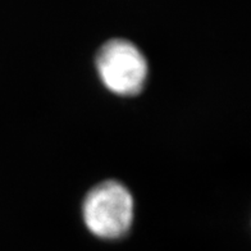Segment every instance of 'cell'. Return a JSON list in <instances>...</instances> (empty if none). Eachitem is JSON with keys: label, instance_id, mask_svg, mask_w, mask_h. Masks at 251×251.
Segmentation results:
<instances>
[{"label": "cell", "instance_id": "6da1fadb", "mask_svg": "<svg viewBox=\"0 0 251 251\" xmlns=\"http://www.w3.org/2000/svg\"><path fill=\"white\" fill-rule=\"evenodd\" d=\"M82 215L89 231L98 237L105 240L122 237L132 225V195L119 182H102L86 195Z\"/></svg>", "mask_w": 251, "mask_h": 251}, {"label": "cell", "instance_id": "7a4b0ae2", "mask_svg": "<svg viewBox=\"0 0 251 251\" xmlns=\"http://www.w3.org/2000/svg\"><path fill=\"white\" fill-rule=\"evenodd\" d=\"M100 79L114 94L132 96L139 94L148 79V62L131 41L114 39L100 48L96 55Z\"/></svg>", "mask_w": 251, "mask_h": 251}]
</instances>
